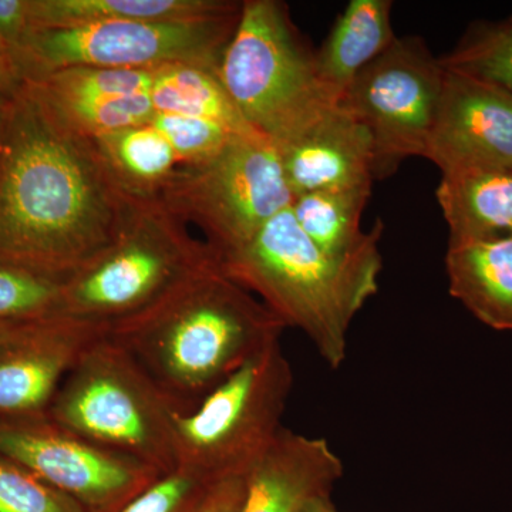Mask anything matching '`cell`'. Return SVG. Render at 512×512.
<instances>
[{
  "mask_svg": "<svg viewBox=\"0 0 512 512\" xmlns=\"http://www.w3.org/2000/svg\"><path fill=\"white\" fill-rule=\"evenodd\" d=\"M136 201L93 138L22 84L0 128V264L63 282L113 241Z\"/></svg>",
  "mask_w": 512,
  "mask_h": 512,
  "instance_id": "cell-1",
  "label": "cell"
},
{
  "mask_svg": "<svg viewBox=\"0 0 512 512\" xmlns=\"http://www.w3.org/2000/svg\"><path fill=\"white\" fill-rule=\"evenodd\" d=\"M285 328L215 258L146 311L111 325L109 336L187 414L256 353L279 342Z\"/></svg>",
  "mask_w": 512,
  "mask_h": 512,
  "instance_id": "cell-2",
  "label": "cell"
},
{
  "mask_svg": "<svg viewBox=\"0 0 512 512\" xmlns=\"http://www.w3.org/2000/svg\"><path fill=\"white\" fill-rule=\"evenodd\" d=\"M229 278L255 295L285 323L302 330L332 369L348 355L357 312L379 289V239L362 251L332 258L296 224L291 207L251 241L217 256Z\"/></svg>",
  "mask_w": 512,
  "mask_h": 512,
  "instance_id": "cell-3",
  "label": "cell"
},
{
  "mask_svg": "<svg viewBox=\"0 0 512 512\" xmlns=\"http://www.w3.org/2000/svg\"><path fill=\"white\" fill-rule=\"evenodd\" d=\"M217 76L244 120L278 150L340 106L320 80L316 52L279 0H242Z\"/></svg>",
  "mask_w": 512,
  "mask_h": 512,
  "instance_id": "cell-4",
  "label": "cell"
},
{
  "mask_svg": "<svg viewBox=\"0 0 512 512\" xmlns=\"http://www.w3.org/2000/svg\"><path fill=\"white\" fill-rule=\"evenodd\" d=\"M215 258L158 198H137L113 241L60 282V315L110 328L146 311Z\"/></svg>",
  "mask_w": 512,
  "mask_h": 512,
  "instance_id": "cell-5",
  "label": "cell"
},
{
  "mask_svg": "<svg viewBox=\"0 0 512 512\" xmlns=\"http://www.w3.org/2000/svg\"><path fill=\"white\" fill-rule=\"evenodd\" d=\"M177 413L146 370L107 332L84 350L64 377L47 417L164 476L175 468Z\"/></svg>",
  "mask_w": 512,
  "mask_h": 512,
  "instance_id": "cell-6",
  "label": "cell"
},
{
  "mask_svg": "<svg viewBox=\"0 0 512 512\" xmlns=\"http://www.w3.org/2000/svg\"><path fill=\"white\" fill-rule=\"evenodd\" d=\"M292 384L281 343L256 353L197 409L175 414V468L211 484L247 478L284 429Z\"/></svg>",
  "mask_w": 512,
  "mask_h": 512,
  "instance_id": "cell-7",
  "label": "cell"
},
{
  "mask_svg": "<svg viewBox=\"0 0 512 512\" xmlns=\"http://www.w3.org/2000/svg\"><path fill=\"white\" fill-rule=\"evenodd\" d=\"M241 10L242 2L238 8L205 19L30 30L9 56L23 82L80 66L144 70L185 63L218 72Z\"/></svg>",
  "mask_w": 512,
  "mask_h": 512,
  "instance_id": "cell-8",
  "label": "cell"
},
{
  "mask_svg": "<svg viewBox=\"0 0 512 512\" xmlns=\"http://www.w3.org/2000/svg\"><path fill=\"white\" fill-rule=\"evenodd\" d=\"M157 198L201 228L208 247L222 256L288 210L293 195L278 147L254 137L239 138L210 163L181 168Z\"/></svg>",
  "mask_w": 512,
  "mask_h": 512,
  "instance_id": "cell-9",
  "label": "cell"
},
{
  "mask_svg": "<svg viewBox=\"0 0 512 512\" xmlns=\"http://www.w3.org/2000/svg\"><path fill=\"white\" fill-rule=\"evenodd\" d=\"M444 67L421 37H397L357 74L342 104L372 140L373 180L392 177L403 161L424 157L443 89Z\"/></svg>",
  "mask_w": 512,
  "mask_h": 512,
  "instance_id": "cell-10",
  "label": "cell"
},
{
  "mask_svg": "<svg viewBox=\"0 0 512 512\" xmlns=\"http://www.w3.org/2000/svg\"><path fill=\"white\" fill-rule=\"evenodd\" d=\"M0 454L87 512H121L161 477L154 468L96 446L47 416L0 420Z\"/></svg>",
  "mask_w": 512,
  "mask_h": 512,
  "instance_id": "cell-11",
  "label": "cell"
},
{
  "mask_svg": "<svg viewBox=\"0 0 512 512\" xmlns=\"http://www.w3.org/2000/svg\"><path fill=\"white\" fill-rule=\"evenodd\" d=\"M424 158L441 175L512 171V94L444 67Z\"/></svg>",
  "mask_w": 512,
  "mask_h": 512,
  "instance_id": "cell-12",
  "label": "cell"
},
{
  "mask_svg": "<svg viewBox=\"0 0 512 512\" xmlns=\"http://www.w3.org/2000/svg\"><path fill=\"white\" fill-rule=\"evenodd\" d=\"M107 332L109 326L52 316L0 343V420L47 416L64 377Z\"/></svg>",
  "mask_w": 512,
  "mask_h": 512,
  "instance_id": "cell-13",
  "label": "cell"
},
{
  "mask_svg": "<svg viewBox=\"0 0 512 512\" xmlns=\"http://www.w3.org/2000/svg\"><path fill=\"white\" fill-rule=\"evenodd\" d=\"M342 476V460L328 441L282 429L249 471L239 512H303L312 501L330 497Z\"/></svg>",
  "mask_w": 512,
  "mask_h": 512,
  "instance_id": "cell-14",
  "label": "cell"
},
{
  "mask_svg": "<svg viewBox=\"0 0 512 512\" xmlns=\"http://www.w3.org/2000/svg\"><path fill=\"white\" fill-rule=\"evenodd\" d=\"M279 153L293 197L375 181L372 140L342 104Z\"/></svg>",
  "mask_w": 512,
  "mask_h": 512,
  "instance_id": "cell-15",
  "label": "cell"
},
{
  "mask_svg": "<svg viewBox=\"0 0 512 512\" xmlns=\"http://www.w3.org/2000/svg\"><path fill=\"white\" fill-rule=\"evenodd\" d=\"M450 293L484 325L512 332V237L450 241Z\"/></svg>",
  "mask_w": 512,
  "mask_h": 512,
  "instance_id": "cell-16",
  "label": "cell"
},
{
  "mask_svg": "<svg viewBox=\"0 0 512 512\" xmlns=\"http://www.w3.org/2000/svg\"><path fill=\"white\" fill-rule=\"evenodd\" d=\"M392 5L390 0H350L316 52L320 80L339 101L357 74L396 42Z\"/></svg>",
  "mask_w": 512,
  "mask_h": 512,
  "instance_id": "cell-17",
  "label": "cell"
},
{
  "mask_svg": "<svg viewBox=\"0 0 512 512\" xmlns=\"http://www.w3.org/2000/svg\"><path fill=\"white\" fill-rule=\"evenodd\" d=\"M237 0H29L30 30L70 29L103 22H174L212 18Z\"/></svg>",
  "mask_w": 512,
  "mask_h": 512,
  "instance_id": "cell-18",
  "label": "cell"
},
{
  "mask_svg": "<svg viewBox=\"0 0 512 512\" xmlns=\"http://www.w3.org/2000/svg\"><path fill=\"white\" fill-rule=\"evenodd\" d=\"M436 197L450 241L512 237V171L441 175Z\"/></svg>",
  "mask_w": 512,
  "mask_h": 512,
  "instance_id": "cell-19",
  "label": "cell"
},
{
  "mask_svg": "<svg viewBox=\"0 0 512 512\" xmlns=\"http://www.w3.org/2000/svg\"><path fill=\"white\" fill-rule=\"evenodd\" d=\"M370 192L372 184L309 192L293 197L291 212L299 228L323 254L346 258L382 237L380 221L370 232L360 229Z\"/></svg>",
  "mask_w": 512,
  "mask_h": 512,
  "instance_id": "cell-20",
  "label": "cell"
},
{
  "mask_svg": "<svg viewBox=\"0 0 512 512\" xmlns=\"http://www.w3.org/2000/svg\"><path fill=\"white\" fill-rule=\"evenodd\" d=\"M93 140L114 180L131 197L157 198L183 168L173 147L151 123Z\"/></svg>",
  "mask_w": 512,
  "mask_h": 512,
  "instance_id": "cell-21",
  "label": "cell"
},
{
  "mask_svg": "<svg viewBox=\"0 0 512 512\" xmlns=\"http://www.w3.org/2000/svg\"><path fill=\"white\" fill-rule=\"evenodd\" d=\"M157 113L211 120L241 137H264L241 116L217 72L195 64L158 67L150 92Z\"/></svg>",
  "mask_w": 512,
  "mask_h": 512,
  "instance_id": "cell-22",
  "label": "cell"
},
{
  "mask_svg": "<svg viewBox=\"0 0 512 512\" xmlns=\"http://www.w3.org/2000/svg\"><path fill=\"white\" fill-rule=\"evenodd\" d=\"M157 69L69 67L40 79L23 82L45 99L89 101L150 94Z\"/></svg>",
  "mask_w": 512,
  "mask_h": 512,
  "instance_id": "cell-23",
  "label": "cell"
},
{
  "mask_svg": "<svg viewBox=\"0 0 512 512\" xmlns=\"http://www.w3.org/2000/svg\"><path fill=\"white\" fill-rule=\"evenodd\" d=\"M29 92L64 127L87 138L116 133L124 128L143 126L151 123L156 114L150 94L117 99L72 101L45 99L37 96L32 90Z\"/></svg>",
  "mask_w": 512,
  "mask_h": 512,
  "instance_id": "cell-24",
  "label": "cell"
},
{
  "mask_svg": "<svg viewBox=\"0 0 512 512\" xmlns=\"http://www.w3.org/2000/svg\"><path fill=\"white\" fill-rule=\"evenodd\" d=\"M440 63L512 94V19L471 26Z\"/></svg>",
  "mask_w": 512,
  "mask_h": 512,
  "instance_id": "cell-25",
  "label": "cell"
},
{
  "mask_svg": "<svg viewBox=\"0 0 512 512\" xmlns=\"http://www.w3.org/2000/svg\"><path fill=\"white\" fill-rule=\"evenodd\" d=\"M151 124L173 147L183 167H198L210 163L224 153L234 141L247 138L238 136L234 131L215 121L180 114L156 111Z\"/></svg>",
  "mask_w": 512,
  "mask_h": 512,
  "instance_id": "cell-26",
  "label": "cell"
},
{
  "mask_svg": "<svg viewBox=\"0 0 512 512\" xmlns=\"http://www.w3.org/2000/svg\"><path fill=\"white\" fill-rule=\"evenodd\" d=\"M60 315V282L0 264V320H35Z\"/></svg>",
  "mask_w": 512,
  "mask_h": 512,
  "instance_id": "cell-27",
  "label": "cell"
},
{
  "mask_svg": "<svg viewBox=\"0 0 512 512\" xmlns=\"http://www.w3.org/2000/svg\"><path fill=\"white\" fill-rule=\"evenodd\" d=\"M0 512H87L69 495L0 454Z\"/></svg>",
  "mask_w": 512,
  "mask_h": 512,
  "instance_id": "cell-28",
  "label": "cell"
},
{
  "mask_svg": "<svg viewBox=\"0 0 512 512\" xmlns=\"http://www.w3.org/2000/svg\"><path fill=\"white\" fill-rule=\"evenodd\" d=\"M215 485L184 468H174L121 512H202Z\"/></svg>",
  "mask_w": 512,
  "mask_h": 512,
  "instance_id": "cell-29",
  "label": "cell"
},
{
  "mask_svg": "<svg viewBox=\"0 0 512 512\" xmlns=\"http://www.w3.org/2000/svg\"><path fill=\"white\" fill-rule=\"evenodd\" d=\"M29 32V0H0V37L10 52Z\"/></svg>",
  "mask_w": 512,
  "mask_h": 512,
  "instance_id": "cell-30",
  "label": "cell"
},
{
  "mask_svg": "<svg viewBox=\"0 0 512 512\" xmlns=\"http://www.w3.org/2000/svg\"><path fill=\"white\" fill-rule=\"evenodd\" d=\"M247 493V478H232L212 488L202 512H239Z\"/></svg>",
  "mask_w": 512,
  "mask_h": 512,
  "instance_id": "cell-31",
  "label": "cell"
},
{
  "mask_svg": "<svg viewBox=\"0 0 512 512\" xmlns=\"http://www.w3.org/2000/svg\"><path fill=\"white\" fill-rule=\"evenodd\" d=\"M18 67L13 63L12 57L0 56V94H13L22 87Z\"/></svg>",
  "mask_w": 512,
  "mask_h": 512,
  "instance_id": "cell-32",
  "label": "cell"
},
{
  "mask_svg": "<svg viewBox=\"0 0 512 512\" xmlns=\"http://www.w3.org/2000/svg\"><path fill=\"white\" fill-rule=\"evenodd\" d=\"M46 319V318H45ZM42 319L35 320H0V343L6 342L22 335L26 330L32 328L35 323Z\"/></svg>",
  "mask_w": 512,
  "mask_h": 512,
  "instance_id": "cell-33",
  "label": "cell"
},
{
  "mask_svg": "<svg viewBox=\"0 0 512 512\" xmlns=\"http://www.w3.org/2000/svg\"><path fill=\"white\" fill-rule=\"evenodd\" d=\"M303 512H339L335 504L332 503V498L323 497L318 500L312 501Z\"/></svg>",
  "mask_w": 512,
  "mask_h": 512,
  "instance_id": "cell-34",
  "label": "cell"
},
{
  "mask_svg": "<svg viewBox=\"0 0 512 512\" xmlns=\"http://www.w3.org/2000/svg\"><path fill=\"white\" fill-rule=\"evenodd\" d=\"M13 94H0V128H2L6 113H8L10 99H12Z\"/></svg>",
  "mask_w": 512,
  "mask_h": 512,
  "instance_id": "cell-35",
  "label": "cell"
},
{
  "mask_svg": "<svg viewBox=\"0 0 512 512\" xmlns=\"http://www.w3.org/2000/svg\"><path fill=\"white\" fill-rule=\"evenodd\" d=\"M10 53V47L8 43L5 42V40L0 37V56H9Z\"/></svg>",
  "mask_w": 512,
  "mask_h": 512,
  "instance_id": "cell-36",
  "label": "cell"
},
{
  "mask_svg": "<svg viewBox=\"0 0 512 512\" xmlns=\"http://www.w3.org/2000/svg\"><path fill=\"white\" fill-rule=\"evenodd\" d=\"M512 19V18H511Z\"/></svg>",
  "mask_w": 512,
  "mask_h": 512,
  "instance_id": "cell-37",
  "label": "cell"
}]
</instances>
